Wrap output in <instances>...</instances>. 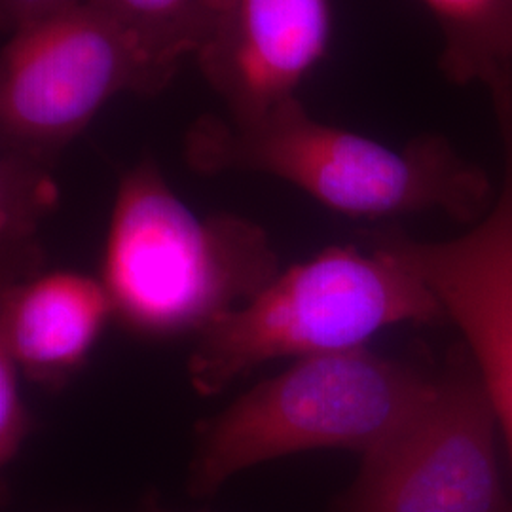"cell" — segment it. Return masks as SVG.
Instances as JSON below:
<instances>
[{"label": "cell", "mask_w": 512, "mask_h": 512, "mask_svg": "<svg viewBox=\"0 0 512 512\" xmlns=\"http://www.w3.org/2000/svg\"><path fill=\"white\" fill-rule=\"evenodd\" d=\"M165 88L135 44L82 0L6 40L0 148L54 167L110 99Z\"/></svg>", "instance_id": "obj_5"}, {"label": "cell", "mask_w": 512, "mask_h": 512, "mask_svg": "<svg viewBox=\"0 0 512 512\" xmlns=\"http://www.w3.org/2000/svg\"><path fill=\"white\" fill-rule=\"evenodd\" d=\"M497 425L471 353H452L420 408L363 456L330 512H512Z\"/></svg>", "instance_id": "obj_6"}, {"label": "cell", "mask_w": 512, "mask_h": 512, "mask_svg": "<svg viewBox=\"0 0 512 512\" xmlns=\"http://www.w3.org/2000/svg\"><path fill=\"white\" fill-rule=\"evenodd\" d=\"M112 313L103 283L57 272L4 285L0 351L37 384L65 382L84 363Z\"/></svg>", "instance_id": "obj_9"}, {"label": "cell", "mask_w": 512, "mask_h": 512, "mask_svg": "<svg viewBox=\"0 0 512 512\" xmlns=\"http://www.w3.org/2000/svg\"><path fill=\"white\" fill-rule=\"evenodd\" d=\"M490 95L505 156L492 211L450 241H418L397 230L370 239L420 275L463 332L512 459V84Z\"/></svg>", "instance_id": "obj_7"}, {"label": "cell", "mask_w": 512, "mask_h": 512, "mask_svg": "<svg viewBox=\"0 0 512 512\" xmlns=\"http://www.w3.org/2000/svg\"><path fill=\"white\" fill-rule=\"evenodd\" d=\"M82 0H0V27L4 35H14L40 19L74 6Z\"/></svg>", "instance_id": "obj_14"}, {"label": "cell", "mask_w": 512, "mask_h": 512, "mask_svg": "<svg viewBox=\"0 0 512 512\" xmlns=\"http://www.w3.org/2000/svg\"><path fill=\"white\" fill-rule=\"evenodd\" d=\"M330 33V0H228L196 61L224 114L249 120L298 97Z\"/></svg>", "instance_id": "obj_8"}, {"label": "cell", "mask_w": 512, "mask_h": 512, "mask_svg": "<svg viewBox=\"0 0 512 512\" xmlns=\"http://www.w3.org/2000/svg\"><path fill=\"white\" fill-rule=\"evenodd\" d=\"M203 4H205L209 16L213 19V27H215V23H217V19L220 18V14L224 12L228 0H203Z\"/></svg>", "instance_id": "obj_15"}, {"label": "cell", "mask_w": 512, "mask_h": 512, "mask_svg": "<svg viewBox=\"0 0 512 512\" xmlns=\"http://www.w3.org/2000/svg\"><path fill=\"white\" fill-rule=\"evenodd\" d=\"M423 2L439 23V67L450 82L488 92L512 84V0Z\"/></svg>", "instance_id": "obj_10"}, {"label": "cell", "mask_w": 512, "mask_h": 512, "mask_svg": "<svg viewBox=\"0 0 512 512\" xmlns=\"http://www.w3.org/2000/svg\"><path fill=\"white\" fill-rule=\"evenodd\" d=\"M141 512H167L162 509V507H158V503H154V501H147V505L141 509Z\"/></svg>", "instance_id": "obj_16"}, {"label": "cell", "mask_w": 512, "mask_h": 512, "mask_svg": "<svg viewBox=\"0 0 512 512\" xmlns=\"http://www.w3.org/2000/svg\"><path fill=\"white\" fill-rule=\"evenodd\" d=\"M370 245L329 247L294 264L202 330L188 359L192 389L213 397L274 359L365 348L393 325L448 321L420 275L372 239Z\"/></svg>", "instance_id": "obj_3"}, {"label": "cell", "mask_w": 512, "mask_h": 512, "mask_svg": "<svg viewBox=\"0 0 512 512\" xmlns=\"http://www.w3.org/2000/svg\"><path fill=\"white\" fill-rule=\"evenodd\" d=\"M19 366L0 351V461L12 463L33 431L29 408L23 401L19 385Z\"/></svg>", "instance_id": "obj_13"}, {"label": "cell", "mask_w": 512, "mask_h": 512, "mask_svg": "<svg viewBox=\"0 0 512 512\" xmlns=\"http://www.w3.org/2000/svg\"><path fill=\"white\" fill-rule=\"evenodd\" d=\"M112 21L165 84L188 57L200 54L213 31L203 0H84Z\"/></svg>", "instance_id": "obj_11"}, {"label": "cell", "mask_w": 512, "mask_h": 512, "mask_svg": "<svg viewBox=\"0 0 512 512\" xmlns=\"http://www.w3.org/2000/svg\"><path fill=\"white\" fill-rule=\"evenodd\" d=\"M433 382L366 348L298 359L198 425L188 492L209 497L249 467L306 450L366 456L410 420Z\"/></svg>", "instance_id": "obj_4"}, {"label": "cell", "mask_w": 512, "mask_h": 512, "mask_svg": "<svg viewBox=\"0 0 512 512\" xmlns=\"http://www.w3.org/2000/svg\"><path fill=\"white\" fill-rule=\"evenodd\" d=\"M184 160L200 175L262 173L294 184L330 211L387 219L439 209L459 222L484 219L486 173L446 137L421 135L404 148L313 118L293 97L249 120L203 114L184 135Z\"/></svg>", "instance_id": "obj_1"}, {"label": "cell", "mask_w": 512, "mask_h": 512, "mask_svg": "<svg viewBox=\"0 0 512 512\" xmlns=\"http://www.w3.org/2000/svg\"><path fill=\"white\" fill-rule=\"evenodd\" d=\"M281 272L268 234L230 213L198 217L143 158L116 190L103 264L112 311L150 336L207 329Z\"/></svg>", "instance_id": "obj_2"}, {"label": "cell", "mask_w": 512, "mask_h": 512, "mask_svg": "<svg viewBox=\"0 0 512 512\" xmlns=\"http://www.w3.org/2000/svg\"><path fill=\"white\" fill-rule=\"evenodd\" d=\"M54 167L0 150V243L4 285L25 281L40 270L38 228L55 202Z\"/></svg>", "instance_id": "obj_12"}]
</instances>
